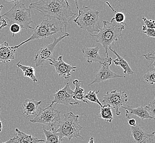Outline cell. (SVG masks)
<instances>
[{"mask_svg":"<svg viewBox=\"0 0 155 143\" xmlns=\"http://www.w3.org/2000/svg\"><path fill=\"white\" fill-rule=\"evenodd\" d=\"M29 6L30 9L38 11L45 17L60 21L66 29L69 18L78 15L72 12L68 0H40Z\"/></svg>","mask_w":155,"mask_h":143,"instance_id":"1","label":"cell"},{"mask_svg":"<svg viewBox=\"0 0 155 143\" xmlns=\"http://www.w3.org/2000/svg\"><path fill=\"white\" fill-rule=\"evenodd\" d=\"M103 27H101L96 35H90L95 38L96 42L101 44L104 48L105 55L108 57V48L115 42H118L122 36V31L125 28V24L117 23L112 18L110 22L104 21Z\"/></svg>","mask_w":155,"mask_h":143,"instance_id":"2","label":"cell"},{"mask_svg":"<svg viewBox=\"0 0 155 143\" xmlns=\"http://www.w3.org/2000/svg\"><path fill=\"white\" fill-rule=\"evenodd\" d=\"M100 12L89 6H83L79 10L77 18L73 20L81 29L91 34L97 32L101 28L100 24Z\"/></svg>","mask_w":155,"mask_h":143,"instance_id":"3","label":"cell"},{"mask_svg":"<svg viewBox=\"0 0 155 143\" xmlns=\"http://www.w3.org/2000/svg\"><path fill=\"white\" fill-rule=\"evenodd\" d=\"M79 117V115H75L72 112L64 114V118L61 120L58 128L56 129L61 141L64 138H67L69 140L78 138L83 139L79 131L84 127L80 125Z\"/></svg>","mask_w":155,"mask_h":143,"instance_id":"4","label":"cell"},{"mask_svg":"<svg viewBox=\"0 0 155 143\" xmlns=\"http://www.w3.org/2000/svg\"><path fill=\"white\" fill-rule=\"evenodd\" d=\"M31 9L30 8H27L24 4L20 2L2 16L5 18L6 21H8L9 25L15 23L25 30L28 29L34 30V28L30 26V24L33 23L31 18Z\"/></svg>","mask_w":155,"mask_h":143,"instance_id":"5","label":"cell"},{"mask_svg":"<svg viewBox=\"0 0 155 143\" xmlns=\"http://www.w3.org/2000/svg\"><path fill=\"white\" fill-rule=\"evenodd\" d=\"M59 32L63 33L62 27L58 26V24L52 21V19L49 18L48 19H44L34 29L33 34L29 38L22 42L17 46H13V48L15 49H17L21 47V45H24V44L30 41L51 38V37L55 33Z\"/></svg>","mask_w":155,"mask_h":143,"instance_id":"6","label":"cell"},{"mask_svg":"<svg viewBox=\"0 0 155 143\" xmlns=\"http://www.w3.org/2000/svg\"><path fill=\"white\" fill-rule=\"evenodd\" d=\"M61 111L56 110L53 105H49L45 108H39V113L36 115L30 122L33 123H41L45 125L50 129L54 128L58 126L61 122Z\"/></svg>","mask_w":155,"mask_h":143,"instance_id":"7","label":"cell"},{"mask_svg":"<svg viewBox=\"0 0 155 143\" xmlns=\"http://www.w3.org/2000/svg\"><path fill=\"white\" fill-rule=\"evenodd\" d=\"M128 102V95L124 91L112 90L107 91L104 96L102 102L104 105H108L114 108L117 116L120 115L119 108Z\"/></svg>","mask_w":155,"mask_h":143,"instance_id":"8","label":"cell"},{"mask_svg":"<svg viewBox=\"0 0 155 143\" xmlns=\"http://www.w3.org/2000/svg\"><path fill=\"white\" fill-rule=\"evenodd\" d=\"M69 35H70L69 33H66L64 35L60 36L58 38H56V36H54V42L50 44L46 45L41 48L36 54L34 58V62L36 67L43 66L48 61L51 59L56 45L63 39Z\"/></svg>","mask_w":155,"mask_h":143,"instance_id":"9","label":"cell"},{"mask_svg":"<svg viewBox=\"0 0 155 143\" xmlns=\"http://www.w3.org/2000/svg\"><path fill=\"white\" fill-rule=\"evenodd\" d=\"M66 85L62 89L57 90L54 94V100L51 104H62L65 105H79V102L76 101L73 98V91L70 88L68 80H66Z\"/></svg>","mask_w":155,"mask_h":143,"instance_id":"10","label":"cell"},{"mask_svg":"<svg viewBox=\"0 0 155 143\" xmlns=\"http://www.w3.org/2000/svg\"><path fill=\"white\" fill-rule=\"evenodd\" d=\"M112 57H108L105 58L104 62L101 65V68L99 70L98 73L95 75L94 80L89 84V86H90L94 84L99 83L104 81L117 78H125V76L117 75L116 73L110 70V66L112 65Z\"/></svg>","mask_w":155,"mask_h":143,"instance_id":"11","label":"cell"},{"mask_svg":"<svg viewBox=\"0 0 155 143\" xmlns=\"http://www.w3.org/2000/svg\"><path fill=\"white\" fill-rule=\"evenodd\" d=\"M48 61L50 65L54 67L58 75L60 77L64 78L66 80H68L72 75V72L75 71V69L77 68L76 67L65 62L63 60L62 56H60L56 60L54 58H51Z\"/></svg>","mask_w":155,"mask_h":143,"instance_id":"12","label":"cell"},{"mask_svg":"<svg viewBox=\"0 0 155 143\" xmlns=\"http://www.w3.org/2000/svg\"><path fill=\"white\" fill-rule=\"evenodd\" d=\"M132 137L135 143H155V132L145 131L140 125L130 126Z\"/></svg>","mask_w":155,"mask_h":143,"instance_id":"13","label":"cell"},{"mask_svg":"<svg viewBox=\"0 0 155 143\" xmlns=\"http://www.w3.org/2000/svg\"><path fill=\"white\" fill-rule=\"evenodd\" d=\"M100 48L96 47H87L85 46L82 48V54L84 58L87 59V62L91 65L93 62H97L102 65L104 62L105 58H102L100 56Z\"/></svg>","mask_w":155,"mask_h":143,"instance_id":"14","label":"cell"},{"mask_svg":"<svg viewBox=\"0 0 155 143\" xmlns=\"http://www.w3.org/2000/svg\"><path fill=\"white\" fill-rule=\"evenodd\" d=\"M122 108L125 109L126 112L125 117L128 119L131 115H135L143 120L145 119H153L152 117L150 116L145 106H139L137 108H133V106L128 105L126 107L122 106Z\"/></svg>","mask_w":155,"mask_h":143,"instance_id":"15","label":"cell"},{"mask_svg":"<svg viewBox=\"0 0 155 143\" xmlns=\"http://www.w3.org/2000/svg\"><path fill=\"white\" fill-rule=\"evenodd\" d=\"M15 51L16 49L9 46L7 42L0 44V62L6 63L14 60Z\"/></svg>","mask_w":155,"mask_h":143,"instance_id":"16","label":"cell"},{"mask_svg":"<svg viewBox=\"0 0 155 143\" xmlns=\"http://www.w3.org/2000/svg\"><path fill=\"white\" fill-rule=\"evenodd\" d=\"M13 143H44L45 140L40 139L30 134H27L19 130L18 128L15 129V134L13 138Z\"/></svg>","mask_w":155,"mask_h":143,"instance_id":"17","label":"cell"},{"mask_svg":"<svg viewBox=\"0 0 155 143\" xmlns=\"http://www.w3.org/2000/svg\"><path fill=\"white\" fill-rule=\"evenodd\" d=\"M41 104V101H36L34 99L27 98L22 104L23 110V115L25 118H28L30 115H36V111Z\"/></svg>","mask_w":155,"mask_h":143,"instance_id":"18","label":"cell"},{"mask_svg":"<svg viewBox=\"0 0 155 143\" xmlns=\"http://www.w3.org/2000/svg\"><path fill=\"white\" fill-rule=\"evenodd\" d=\"M108 49H109L111 52H112L117 56L116 59L113 60V62L114 63V65L116 66L121 67L123 70V73L125 75H133L134 71L131 69L128 63L127 62L123 57L117 54L116 51L112 49L110 47H109Z\"/></svg>","mask_w":155,"mask_h":143,"instance_id":"19","label":"cell"},{"mask_svg":"<svg viewBox=\"0 0 155 143\" xmlns=\"http://www.w3.org/2000/svg\"><path fill=\"white\" fill-rule=\"evenodd\" d=\"M83 81H78V79H75L73 81V84L75 86L73 98L75 100L81 101L86 104H88V102L84 99V89L81 87V83Z\"/></svg>","mask_w":155,"mask_h":143,"instance_id":"20","label":"cell"},{"mask_svg":"<svg viewBox=\"0 0 155 143\" xmlns=\"http://www.w3.org/2000/svg\"><path fill=\"white\" fill-rule=\"evenodd\" d=\"M17 66L19 68H21L22 70L25 77L30 78L34 83H36L38 81V79L35 75V70L33 67L22 65L21 64V61L17 63Z\"/></svg>","mask_w":155,"mask_h":143,"instance_id":"21","label":"cell"},{"mask_svg":"<svg viewBox=\"0 0 155 143\" xmlns=\"http://www.w3.org/2000/svg\"><path fill=\"white\" fill-rule=\"evenodd\" d=\"M43 131L45 134L46 140L44 143H61L58 134L54 128H51L49 130L43 128Z\"/></svg>","mask_w":155,"mask_h":143,"instance_id":"22","label":"cell"},{"mask_svg":"<svg viewBox=\"0 0 155 143\" xmlns=\"http://www.w3.org/2000/svg\"><path fill=\"white\" fill-rule=\"evenodd\" d=\"M98 117L108 122H112L114 119V116L111 110V107L108 105L102 106V107H101L100 113H99Z\"/></svg>","mask_w":155,"mask_h":143,"instance_id":"23","label":"cell"},{"mask_svg":"<svg viewBox=\"0 0 155 143\" xmlns=\"http://www.w3.org/2000/svg\"><path fill=\"white\" fill-rule=\"evenodd\" d=\"M100 92V90H98L97 91H90L87 93L84 96V99H87L89 100L90 101L94 102L98 105L100 106V107H102V105L100 101H99L98 98L97 97V95L98 92Z\"/></svg>","mask_w":155,"mask_h":143,"instance_id":"24","label":"cell"},{"mask_svg":"<svg viewBox=\"0 0 155 143\" xmlns=\"http://www.w3.org/2000/svg\"><path fill=\"white\" fill-rule=\"evenodd\" d=\"M106 3L107 4L109 7H110L111 9L113 10L115 15H114V20L117 23H119V24H126L124 21H125V15L124 13H123L122 12H115V11L114 10V8L110 6V5L108 3V2H106Z\"/></svg>","mask_w":155,"mask_h":143,"instance_id":"25","label":"cell"},{"mask_svg":"<svg viewBox=\"0 0 155 143\" xmlns=\"http://www.w3.org/2000/svg\"><path fill=\"white\" fill-rule=\"evenodd\" d=\"M143 81L150 85H153L155 83V71L148 72L143 77Z\"/></svg>","mask_w":155,"mask_h":143,"instance_id":"26","label":"cell"},{"mask_svg":"<svg viewBox=\"0 0 155 143\" xmlns=\"http://www.w3.org/2000/svg\"><path fill=\"white\" fill-rule=\"evenodd\" d=\"M143 56L144 57L147 61L150 62V65L148 67L152 69V71H155V51H152L147 54H143Z\"/></svg>","mask_w":155,"mask_h":143,"instance_id":"27","label":"cell"},{"mask_svg":"<svg viewBox=\"0 0 155 143\" xmlns=\"http://www.w3.org/2000/svg\"><path fill=\"white\" fill-rule=\"evenodd\" d=\"M146 110L147 111L150 116L155 119V99H154L152 102H150L149 104L145 106Z\"/></svg>","mask_w":155,"mask_h":143,"instance_id":"28","label":"cell"},{"mask_svg":"<svg viewBox=\"0 0 155 143\" xmlns=\"http://www.w3.org/2000/svg\"><path fill=\"white\" fill-rule=\"evenodd\" d=\"M141 30L144 34H146L147 38H155V29L148 28L145 25H143Z\"/></svg>","mask_w":155,"mask_h":143,"instance_id":"29","label":"cell"},{"mask_svg":"<svg viewBox=\"0 0 155 143\" xmlns=\"http://www.w3.org/2000/svg\"><path fill=\"white\" fill-rule=\"evenodd\" d=\"M142 20L143 21L145 25L148 28H152V29H155V22L154 20L152 19H147L146 17H142Z\"/></svg>","mask_w":155,"mask_h":143,"instance_id":"30","label":"cell"},{"mask_svg":"<svg viewBox=\"0 0 155 143\" xmlns=\"http://www.w3.org/2000/svg\"><path fill=\"white\" fill-rule=\"evenodd\" d=\"M21 28L18 24H15V23L11 24L10 25V31L11 32V33L13 34V37L16 34L19 33L21 32Z\"/></svg>","mask_w":155,"mask_h":143,"instance_id":"31","label":"cell"},{"mask_svg":"<svg viewBox=\"0 0 155 143\" xmlns=\"http://www.w3.org/2000/svg\"><path fill=\"white\" fill-rule=\"evenodd\" d=\"M3 8V5H0V30H2L3 28L7 27L8 25L7 22L5 18L2 17L1 14L2 9Z\"/></svg>","mask_w":155,"mask_h":143,"instance_id":"32","label":"cell"},{"mask_svg":"<svg viewBox=\"0 0 155 143\" xmlns=\"http://www.w3.org/2000/svg\"><path fill=\"white\" fill-rule=\"evenodd\" d=\"M128 124L130 126H135L137 125L136 121L134 118H129L128 120Z\"/></svg>","mask_w":155,"mask_h":143,"instance_id":"33","label":"cell"},{"mask_svg":"<svg viewBox=\"0 0 155 143\" xmlns=\"http://www.w3.org/2000/svg\"><path fill=\"white\" fill-rule=\"evenodd\" d=\"M6 1H8L9 2H11V3H13L15 4V5H17L18 3L21 2V0H6Z\"/></svg>","mask_w":155,"mask_h":143,"instance_id":"34","label":"cell"},{"mask_svg":"<svg viewBox=\"0 0 155 143\" xmlns=\"http://www.w3.org/2000/svg\"><path fill=\"white\" fill-rule=\"evenodd\" d=\"M94 143V138H90V139L89 140V143Z\"/></svg>","mask_w":155,"mask_h":143,"instance_id":"35","label":"cell"},{"mask_svg":"<svg viewBox=\"0 0 155 143\" xmlns=\"http://www.w3.org/2000/svg\"><path fill=\"white\" fill-rule=\"evenodd\" d=\"M13 138H12V139H10L9 140L7 141L6 142L2 143H13Z\"/></svg>","mask_w":155,"mask_h":143,"instance_id":"36","label":"cell"},{"mask_svg":"<svg viewBox=\"0 0 155 143\" xmlns=\"http://www.w3.org/2000/svg\"><path fill=\"white\" fill-rule=\"evenodd\" d=\"M2 129V122L0 119V132H1Z\"/></svg>","mask_w":155,"mask_h":143,"instance_id":"37","label":"cell"},{"mask_svg":"<svg viewBox=\"0 0 155 143\" xmlns=\"http://www.w3.org/2000/svg\"><path fill=\"white\" fill-rule=\"evenodd\" d=\"M75 1V2L76 3V6H77V8L79 9V7H78V0H74Z\"/></svg>","mask_w":155,"mask_h":143,"instance_id":"38","label":"cell"}]
</instances>
